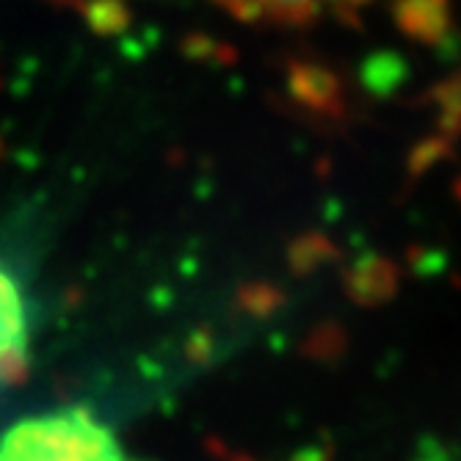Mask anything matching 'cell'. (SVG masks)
<instances>
[{"instance_id":"3957f363","label":"cell","mask_w":461,"mask_h":461,"mask_svg":"<svg viewBox=\"0 0 461 461\" xmlns=\"http://www.w3.org/2000/svg\"><path fill=\"white\" fill-rule=\"evenodd\" d=\"M216 4L251 23H304L338 9L346 0H216Z\"/></svg>"},{"instance_id":"7a4b0ae2","label":"cell","mask_w":461,"mask_h":461,"mask_svg":"<svg viewBox=\"0 0 461 461\" xmlns=\"http://www.w3.org/2000/svg\"><path fill=\"white\" fill-rule=\"evenodd\" d=\"M31 346V304L20 271L0 255V387L17 379Z\"/></svg>"},{"instance_id":"6da1fadb","label":"cell","mask_w":461,"mask_h":461,"mask_svg":"<svg viewBox=\"0 0 461 461\" xmlns=\"http://www.w3.org/2000/svg\"><path fill=\"white\" fill-rule=\"evenodd\" d=\"M0 461H131L113 431L89 409H53L0 437Z\"/></svg>"}]
</instances>
